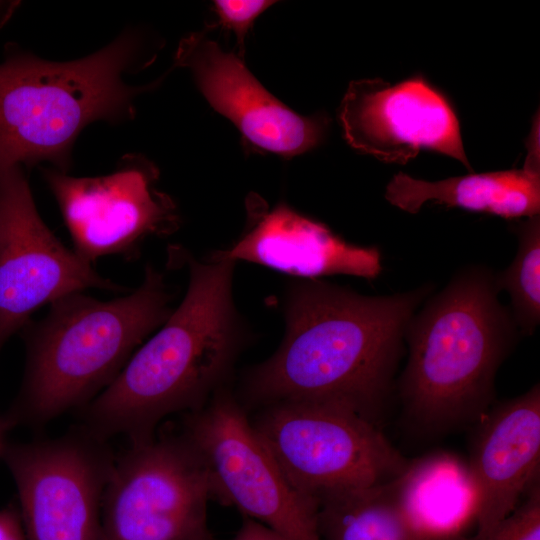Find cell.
<instances>
[{
    "mask_svg": "<svg viewBox=\"0 0 540 540\" xmlns=\"http://www.w3.org/2000/svg\"><path fill=\"white\" fill-rule=\"evenodd\" d=\"M431 289L367 296L318 279L294 284L285 337L246 376V399L334 405L380 428L396 390L406 328Z\"/></svg>",
    "mask_w": 540,
    "mask_h": 540,
    "instance_id": "obj_1",
    "label": "cell"
},
{
    "mask_svg": "<svg viewBox=\"0 0 540 540\" xmlns=\"http://www.w3.org/2000/svg\"><path fill=\"white\" fill-rule=\"evenodd\" d=\"M274 3L275 1L266 0H216L213 2L218 24L234 32L241 48V55L248 30L256 18Z\"/></svg>",
    "mask_w": 540,
    "mask_h": 540,
    "instance_id": "obj_21",
    "label": "cell"
},
{
    "mask_svg": "<svg viewBox=\"0 0 540 540\" xmlns=\"http://www.w3.org/2000/svg\"><path fill=\"white\" fill-rule=\"evenodd\" d=\"M247 209L246 232L211 260H244L310 279L333 274L375 279L383 269L377 247L348 243L325 224L287 205L267 210L252 198Z\"/></svg>",
    "mask_w": 540,
    "mask_h": 540,
    "instance_id": "obj_15",
    "label": "cell"
},
{
    "mask_svg": "<svg viewBox=\"0 0 540 540\" xmlns=\"http://www.w3.org/2000/svg\"><path fill=\"white\" fill-rule=\"evenodd\" d=\"M163 275L151 265L131 293L98 300L82 292L49 304L45 317L22 329L26 364L3 431L41 427L83 409L107 388L136 347L172 313Z\"/></svg>",
    "mask_w": 540,
    "mask_h": 540,
    "instance_id": "obj_4",
    "label": "cell"
},
{
    "mask_svg": "<svg viewBox=\"0 0 540 540\" xmlns=\"http://www.w3.org/2000/svg\"><path fill=\"white\" fill-rule=\"evenodd\" d=\"M406 519L423 540H460L475 525L478 495L467 461L437 451L409 460L389 481Z\"/></svg>",
    "mask_w": 540,
    "mask_h": 540,
    "instance_id": "obj_16",
    "label": "cell"
},
{
    "mask_svg": "<svg viewBox=\"0 0 540 540\" xmlns=\"http://www.w3.org/2000/svg\"><path fill=\"white\" fill-rule=\"evenodd\" d=\"M469 460L478 508L475 536L489 532L539 479L540 386L491 407L475 424Z\"/></svg>",
    "mask_w": 540,
    "mask_h": 540,
    "instance_id": "obj_14",
    "label": "cell"
},
{
    "mask_svg": "<svg viewBox=\"0 0 540 540\" xmlns=\"http://www.w3.org/2000/svg\"><path fill=\"white\" fill-rule=\"evenodd\" d=\"M83 426L55 438L4 444L27 540H98L115 456Z\"/></svg>",
    "mask_w": 540,
    "mask_h": 540,
    "instance_id": "obj_9",
    "label": "cell"
},
{
    "mask_svg": "<svg viewBox=\"0 0 540 540\" xmlns=\"http://www.w3.org/2000/svg\"><path fill=\"white\" fill-rule=\"evenodd\" d=\"M176 65L192 73L208 103L228 118L256 149L293 157L316 147L324 137L323 116H301L275 98L245 66L205 33L182 39Z\"/></svg>",
    "mask_w": 540,
    "mask_h": 540,
    "instance_id": "obj_13",
    "label": "cell"
},
{
    "mask_svg": "<svg viewBox=\"0 0 540 540\" xmlns=\"http://www.w3.org/2000/svg\"><path fill=\"white\" fill-rule=\"evenodd\" d=\"M339 118L347 142L382 161L405 164L430 149L471 170L453 109L421 77L396 85L378 78L353 81Z\"/></svg>",
    "mask_w": 540,
    "mask_h": 540,
    "instance_id": "obj_12",
    "label": "cell"
},
{
    "mask_svg": "<svg viewBox=\"0 0 540 540\" xmlns=\"http://www.w3.org/2000/svg\"><path fill=\"white\" fill-rule=\"evenodd\" d=\"M518 239L510 265L494 274L499 291L511 301V314L520 334L532 335L540 322V218L539 215L512 227Z\"/></svg>",
    "mask_w": 540,
    "mask_h": 540,
    "instance_id": "obj_19",
    "label": "cell"
},
{
    "mask_svg": "<svg viewBox=\"0 0 540 540\" xmlns=\"http://www.w3.org/2000/svg\"><path fill=\"white\" fill-rule=\"evenodd\" d=\"M183 433L202 459L213 499L237 508L286 540H321L318 503L296 490L242 406L217 394L188 413Z\"/></svg>",
    "mask_w": 540,
    "mask_h": 540,
    "instance_id": "obj_8",
    "label": "cell"
},
{
    "mask_svg": "<svg viewBox=\"0 0 540 540\" xmlns=\"http://www.w3.org/2000/svg\"><path fill=\"white\" fill-rule=\"evenodd\" d=\"M126 292L41 219L22 166L0 169V352L40 306L86 289Z\"/></svg>",
    "mask_w": 540,
    "mask_h": 540,
    "instance_id": "obj_10",
    "label": "cell"
},
{
    "mask_svg": "<svg viewBox=\"0 0 540 540\" xmlns=\"http://www.w3.org/2000/svg\"><path fill=\"white\" fill-rule=\"evenodd\" d=\"M208 471L182 432L131 444L115 457L98 540H214Z\"/></svg>",
    "mask_w": 540,
    "mask_h": 540,
    "instance_id": "obj_7",
    "label": "cell"
},
{
    "mask_svg": "<svg viewBox=\"0 0 540 540\" xmlns=\"http://www.w3.org/2000/svg\"><path fill=\"white\" fill-rule=\"evenodd\" d=\"M0 540H27L17 501L0 509Z\"/></svg>",
    "mask_w": 540,
    "mask_h": 540,
    "instance_id": "obj_22",
    "label": "cell"
},
{
    "mask_svg": "<svg viewBox=\"0 0 540 540\" xmlns=\"http://www.w3.org/2000/svg\"><path fill=\"white\" fill-rule=\"evenodd\" d=\"M158 174L156 166L140 155L124 156L114 172L99 177L43 171L73 250L91 264L110 255L133 259L145 239L177 229L176 205L157 189Z\"/></svg>",
    "mask_w": 540,
    "mask_h": 540,
    "instance_id": "obj_11",
    "label": "cell"
},
{
    "mask_svg": "<svg viewBox=\"0 0 540 540\" xmlns=\"http://www.w3.org/2000/svg\"><path fill=\"white\" fill-rule=\"evenodd\" d=\"M498 293L490 269L469 266L411 318L396 390L416 431L446 434L477 424L492 407L496 373L520 333Z\"/></svg>",
    "mask_w": 540,
    "mask_h": 540,
    "instance_id": "obj_3",
    "label": "cell"
},
{
    "mask_svg": "<svg viewBox=\"0 0 540 540\" xmlns=\"http://www.w3.org/2000/svg\"><path fill=\"white\" fill-rule=\"evenodd\" d=\"M385 198L412 214L433 202L507 219L529 218L540 212V173L506 170L426 181L400 172L388 183Z\"/></svg>",
    "mask_w": 540,
    "mask_h": 540,
    "instance_id": "obj_17",
    "label": "cell"
},
{
    "mask_svg": "<svg viewBox=\"0 0 540 540\" xmlns=\"http://www.w3.org/2000/svg\"><path fill=\"white\" fill-rule=\"evenodd\" d=\"M2 432H3V429H2V426H1V422H0V456H1V453H2L3 446H4V443L2 441Z\"/></svg>",
    "mask_w": 540,
    "mask_h": 540,
    "instance_id": "obj_25",
    "label": "cell"
},
{
    "mask_svg": "<svg viewBox=\"0 0 540 540\" xmlns=\"http://www.w3.org/2000/svg\"><path fill=\"white\" fill-rule=\"evenodd\" d=\"M321 540H423L412 528L389 481L329 493L318 500Z\"/></svg>",
    "mask_w": 540,
    "mask_h": 540,
    "instance_id": "obj_18",
    "label": "cell"
},
{
    "mask_svg": "<svg viewBox=\"0 0 540 540\" xmlns=\"http://www.w3.org/2000/svg\"><path fill=\"white\" fill-rule=\"evenodd\" d=\"M287 479L305 497L386 483L409 463L381 428L328 404L266 405L252 422Z\"/></svg>",
    "mask_w": 540,
    "mask_h": 540,
    "instance_id": "obj_6",
    "label": "cell"
},
{
    "mask_svg": "<svg viewBox=\"0 0 540 540\" xmlns=\"http://www.w3.org/2000/svg\"><path fill=\"white\" fill-rule=\"evenodd\" d=\"M19 3L18 1H0V28L10 19Z\"/></svg>",
    "mask_w": 540,
    "mask_h": 540,
    "instance_id": "obj_24",
    "label": "cell"
},
{
    "mask_svg": "<svg viewBox=\"0 0 540 540\" xmlns=\"http://www.w3.org/2000/svg\"><path fill=\"white\" fill-rule=\"evenodd\" d=\"M233 540H286L269 527L244 517Z\"/></svg>",
    "mask_w": 540,
    "mask_h": 540,
    "instance_id": "obj_23",
    "label": "cell"
},
{
    "mask_svg": "<svg viewBox=\"0 0 540 540\" xmlns=\"http://www.w3.org/2000/svg\"><path fill=\"white\" fill-rule=\"evenodd\" d=\"M136 50L134 37L126 34L70 62L6 48L0 63V169L49 161L66 173L85 126L133 116L132 101L142 88L127 85L122 75Z\"/></svg>",
    "mask_w": 540,
    "mask_h": 540,
    "instance_id": "obj_5",
    "label": "cell"
},
{
    "mask_svg": "<svg viewBox=\"0 0 540 540\" xmlns=\"http://www.w3.org/2000/svg\"><path fill=\"white\" fill-rule=\"evenodd\" d=\"M460 540H540V480L530 486L518 506L489 532Z\"/></svg>",
    "mask_w": 540,
    "mask_h": 540,
    "instance_id": "obj_20",
    "label": "cell"
},
{
    "mask_svg": "<svg viewBox=\"0 0 540 540\" xmlns=\"http://www.w3.org/2000/svg\"><path fill=\"white\" fill-rule=\"evenodd\" d=\"M186 262L189 284L180 305L81 409L83 427L95 436L146 442L167 416L203 407L230 372L243 341L232 299L235 262Z\"/></svg>",
    "mask_w": 540,
    "mask_h": 540,
    "instance_id": "obj_2",
    "label": "cell"
}]
</instances>
